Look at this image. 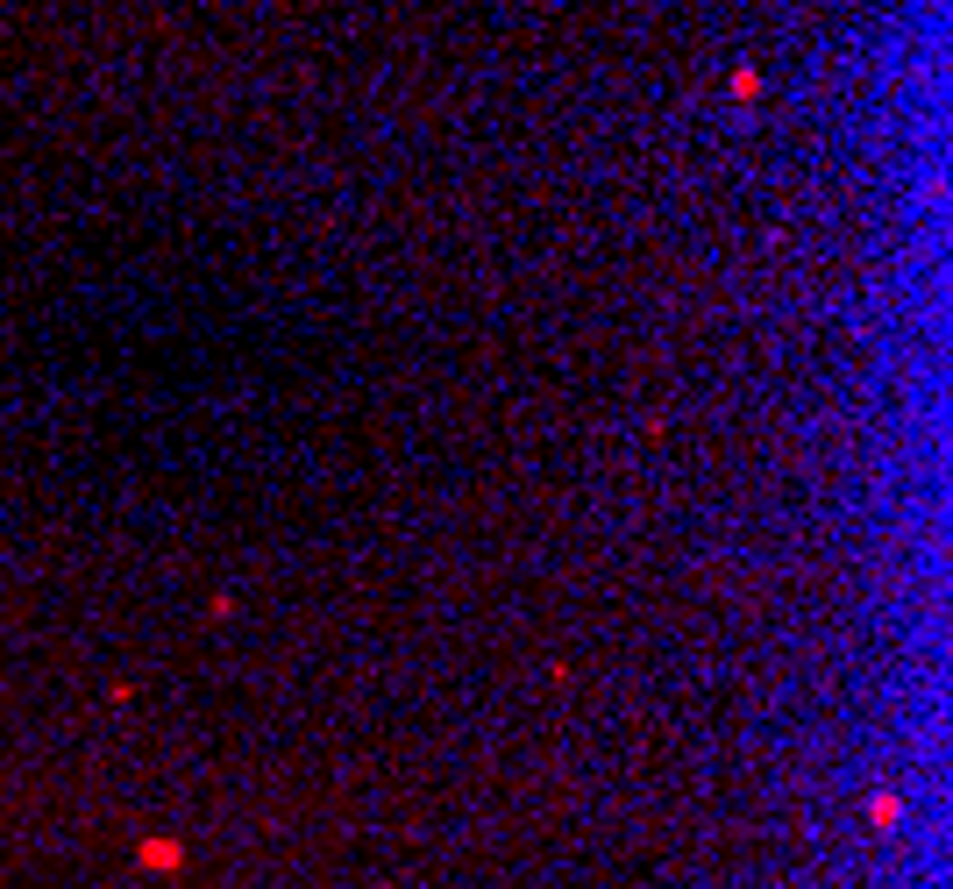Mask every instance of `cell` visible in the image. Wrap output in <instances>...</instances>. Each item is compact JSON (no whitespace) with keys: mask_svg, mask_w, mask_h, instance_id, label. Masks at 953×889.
Listing matches in <instances>:
<instances>
[{"mask_svg":"<svg viewBox=\"0 0 953 889\" xmlns=\"http://www.w3.org/2000/svg\"><path fill=\"white\" fill-rule=\"evenodd\" d=\"M755 93H761V79H755V72L740 64V72H734V100H755Z\"/></svg>","mask_w":953,"mask_h":889,"instance_id":"1","label":"cell"}]
</instances>
